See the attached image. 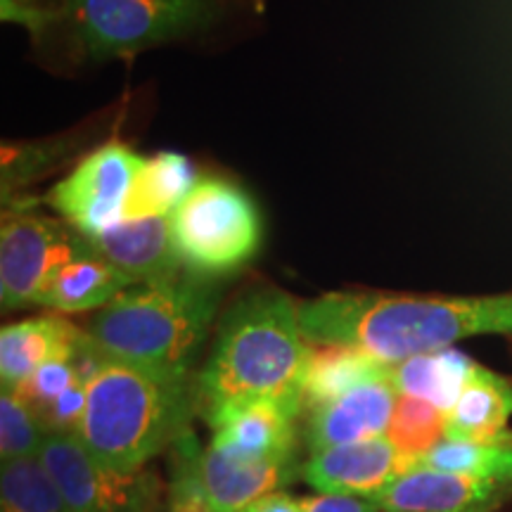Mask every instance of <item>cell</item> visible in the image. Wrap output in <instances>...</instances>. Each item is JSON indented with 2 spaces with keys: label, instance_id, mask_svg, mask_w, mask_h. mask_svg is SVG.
<instances>
[{
  "label": "cell",
  "instance_id": "obj_1",
  "mask_svg": "<svg viewBox=\"0 0 512 512\" xmlns=\"http://www.w3.org/2000/svg\"><path fill=\"white\" fill-rule=\"evenodd\" d=\"M299 328L313 344L358 347L392 366L470 337L512 335V292L477 297L328 292L299 302Z\"/></svg>",
  "mask_w": 512,
  "mask_h": 512
},
{
  "label": "cell",
  "instance_id": "obj_2",
  "mask_svg": "<svg viewBox=\"0 0 512 512\" xmlns=\"http://www.w3.org/2000/svg\"><path fill=\"white\" fill-rule=\"evenodd\" d=\"M309 354L311 342L299 328V302L273 285L254 287L219 320L214 347L195 380V411L209 427L259 401L304 413Z\"/></svg>",
  "mask_w": 512,
  "mask_h": 512
},
{
  "label": "cell",
  "instance_id": "obj_3",
  "mask_svg": "<svg viewBox=\"0 0 512 512\" xmlns=\"http://www.w3.org/2000/svg\"><path fill=\"white\" fill-rule=\"evenodd\" d=\"M195 382L188 375L107 356L86 384L76 439L112 470H143L190 430Z\"/></svg>",
  "mask_w": 512,
  "mask_h": 512
},
{
  "label": "cell",
  "instance_id": "obj_4",
  "mask_svg": "<svg viewBox=\"0 0 512 512\" xmlns=\"http://www.w3.org/2000/svg\"><path fill=\"white\" fill-rule=\"evenodd\" d=\"M219 304V280L183 268L169 278L131 285L93 313L86 332L105 356L190 377Z\"/></svg>",
  "mask_w": 512,
  "mask_h": 512
},
{
  "label": "cell",
  "instance_id": "obj_5",
  "mask_svg": "<svg viewBox=\"0 0 512 512\" xmlns=\"http://www.w3.org/2000/svg\"><path fill=\"white\" fill-rule=\"evenodd\" d=\"M55 29L86 62H110L207 31L219 0H48Z\"/></svg>",
  "mask_w": 512,
  "mask_h": 512
},
{
  "label": "cell",
  "instance_id": "obj_6",
  "mask_svg": "<svg viewBox=\"0 0 512 512\" xmlns=\"http://www.w3.org/2000/svg\"><path fill=\"white\" fill-rule=\"evenodd\" d=\"M171 238L185 271L226 278L245 268L264 242L259 204L242 185L200 176L171 214Z\"/></svg>",
  "mask_w": 512,
  "mask_h": 512
},
{
  "label": "cell",
  "instance_id": "obj_7",
  "mask_svg": "<svg viewBox=\"0 0 512 512\" xmlns=\"http://www.w3.org/2000/svg\"><path fill=\"white\" fill-rule=\"evenodd\" d=\"M81 233L60 216H50L34 197L3 200L0 219V306L22 311L38 306L43 287L74 249Z\"/></svg>",
  "mask_w": 512,
  "mask_h": 512
},
{
  "label": "cell",
  "instance_id": "obj_8",
  "mask_svg": "<svg viewBox=\"0 0 512 512\" xmlns=\"http://www.w3.org/2000/svg\"><path fill=\"white\" fill-rule=\"evenodd\" d=\"M38 460L72 512H157L162 484L150 470H112L72 432H48Z\"/></svg>",
  "mask_w": 512,
  "mask_h": 512
},
{
  "label": "cell",
  "instance_id": "obj_9",
  "mask_svg": "<svg viewBox=\"0 0 512 512\" xmlns=\"http://www.w3.org/2000/svg\"><path fill=\"white\" fill-rule=\"evenodd\" d=\"M145 159L131 145L110 140L88 152L55 183L46 195V204L86 238L107 233L126 221L128 197Z\"/></svg>",
  "mask_w": 512,
  "mask_h": 512
},
{
  "label": "cell",
  "instance_id": "obj_10",
  "mask_svg": "<svg viewBox=\"0 0 512 512\" xmlns=\"http://www.w3.org/2000/svg\"><path fill=\"white\" fill-rule=\"evenodd\" d=\"M403 472L408 463L401 453L387 437H377L311 453L299 475L318 494L375 498Z\"/></svg>",
  "mask_w": 512,
  "mask_h": 512
},
{
  "label": "cell",
  "instance_id": "obj_11",
  "mask_svg": "<svg viewBox=\"0 0 512 512\" xmlns=\"http://www.w3.org/2000/svg\"><path fill=\"white\" fill-rule=\"evenodd\" d=\"M396 399L399 394L384 375L358 384L325 406L306 411V446L311 453H318L332 446L384 437Z\"/></svg>",
  "mask_w": 512,
  "mask_h": 512
},
{
  "label": "cell",
  "instance_id": "obj_12",
  "mask_svg": "<svg viewBox=\"0 0 512 512\" xmlns=\"http://www.w3.org/2000/svg\"><path fill=\"white\" fill-rule=\"evenodd\" d=\"M512 486L489 477L413 467L396 477L373 501L382 512H467L498 501Z\"/></svg>",
  "mask_w": 512,
  "mask_h": 512
},
{
  "label": "cell",
  "instance_id": "obj_13",
  "mask_svg": "<svg viewBox=\"0 0 512 512\" xmlns=\"http://www.w3.org/2000/svg\"><path fill=\"white\" fill-rule=\"evenodd\" d=\"M299 411L283 403L259 401L235 408L216 422L209 448L223 456L249 460V463H278L297 458V432L294 422Z\"/></svg>",
  "mask_w": 512,
  "mask_h": 512
},
{
  "label": "cell",
  "instance_id": "obj_14",
  "mask_svg": "<svg viewBox=\"0 0 512 512\" xmlns=\"http://www.w3.org/2000/svg\"><path fill=\"white\" fill-rule=\"evenodd\" d=\"M131 285L136 283L95 252L86 235H81L74 254L43 287L38 306H46L62 316H79V313L105 309Z\"/></svg>",
  "mask_w": 512,
  "mask_h": 512
},
{
  "label": "cell",
  "instance_id": "obj_15",
  "mask_svg": "<svg viewBox=\"0 0 512 512\" xmlns=\"http://www.w3.org/2000/svg\"><path fill=\"white\" fill-rule=\"evenodd\" d=\"M88 242L136 285L183 271L171 238V216L124 221L107 233L93 235Z\"/></svg>",
  "mask_w": 512,
  "mask_h": 512
},
{
  "label": "cell",
  "instance_id": "obj_16",
  "mask_svg": "<svg viewBox=\"0 0 512 512\" xmlns=\"http://www.w3.org/2000/svg\"><path fill=\"white\" fill-rule=\"evenodd\" d=\"M83 328L62 313L17 320L0 330V387L17 392L50 358L72 351Z\"/></svg>",
  "mask_w": 512,
  "mask_h": 512
},
{
  "label": "cell",
  "instance_id": "obj_17",
  "mask_svg": "<svg viewBox=\"0 0 512 512\" xmlns=\"http://www.w3.org/2000/svg\"><path fill=\"white\" fill-rule=\"evenodd\" d=\"M297 472H302L297 458L278 463H249L223 456L209 446L202 448L200 456L202 486L214 508L221 512H240L273 491H283Z\"/></svg>",
  "mask_w": 512,
  "mask_h": 512
},
{
  "label": "cell",
  "instance_id": "obj_18",
  "mask_svg": "<svg viewBox=\"0 0 512 512\" xmlns=\"http://www.w3.org/2000/svg\"><path fill=\"white\" fill-rule=\"evenodd\" d=\"M512 418V382L475 363L446 422V441L484 444L508 430Z\"/></svg>",
  "mask_w": 512,
  "mask_h": 512
},
{
  "label": "cell",
  "instance_id": "obj_19",
  "mask_svg": "<svg viewBox=\"0 0 512 512\" xmlns=\"http://www.w3.org/2000/svg\"><path fill=\"white\" fill-rule=\"evenodd\" d=\"M475 361L463 351L441 349L387 366V380L399 396L427 401L446 415L456 406Z\"/></svg>",
  "mask_w": 512,
  "mask_h": 512
},
{
  "label": "cell",
  "instance_id": "obj_20",
  "mask_svg": "<svg viewBox=\"0 0 512 512\" xmlns=\"http://www.w3.org/2000/svg\"><path fill=\"white\" fill-rule=\"evenodd\" d=\"M387 375V363L347 344H313L304 373V413L339 399L358 384Z\"/></svg>",
  "mask_w": 512,
  "mask_h": 512
},
{
  "label": "cell",
  "instance_id": "obj_21",
  "mask_svg": "<svg viewBox=\"0 0 512 512\" xmlns=\"http://www.w3.org/2000/svg\"><path fill=\"white\" fill-rule=\"evenodd\" d=\"M200 181L195 164L181 152L164 150L147 157L126 204V221L171 216Z\"/></svg>",
  "mask_w": 512,
  "mask_h": 512
},
{
  "label": "cell",
  "instance_id": "obj_22",
  "mask_svg": "<svg viewBox=\"0 0 512 512\" xmlns=\"http://www.w3.org/2000/svg\"><path fill=\"white\" fill-rule=\"evenodd\" d=\"M415 467L458 472V475L489 477L512 486V432L505 430L484 444L441 441Z\"/></svg>",
  "mask_w": 512,
  "mask_h": 512
},
{
  "label": "cell",
  "instance_id": "obj_23",
  "mask_svg": "<svg viewBox=\"0 0 512 512\" xmlns=\"http://www.w3.org/2000/svg\"><path fill=\"white\" fill-rule=\"evenodd\" d=\"M446 422L448 415L432 403L413 396H399L384 437L401 453L408 470H413L434 446L446 439Z\"/></svg>",
  "mask_w": 512,
  "mask_h": 512
},
{
  "label": "cell",
  "instance_id": "obj_24",
  "mask_svg": "<svg viewBox=\"0 0 512 512\" xmlns=\"http://www.w3.org/2000/svg\"><path fill=\"white\" fill-rule=\"evenodd\" d=\"M0 512H72V508L36 456L0 467Z\"/></svg>",
  "mask_w": 512,
  "mask_h": 512
},
{
  "label": "cell",
  "instance_id": "obj_25",
  "mask_svg": "<svg viewBox=\"0 0 512 512\" xmlns=\"http://www.w3.org/2000/svg\"><path fill=\"white\" fill-rule=\"evenodd\" d=\"M74 150V143L67 136L31 140V143H10L3 145L0 152V188H3V200L22 195L29 183L38 181L53 171L57 164L67 159Z\"/></svg>",
  "mask_w": 512,
  "mask_h": 512
},
{
  "label": "cell",
  "instance_id": "obj_26",
  "mask_svg": "<svg viewBox=\"0 0 512 512\" xmlns=\"http://www.w3.org/2000/svg\"><path fill=\"white\" fill-rule=\"evenodd\" d=\"M202 448L195 434L188 430L171 446L169 489H166L164 512H221L207 498L200 477Z\"/></svg>",
  "mask_w": 512,
  "mask_h": 512
},
{
  "label": "cell",
  "instance_id": "obj_27",
  "mask_svg": "<svg viewBox=\"0 0 512 512\" xmlns=\"http://www.w3.org/2000/svg\"><path fill=\"white\" fill-rule=\"evenodd\" d=\"M46 425L15 392H0V460L36 458L46 441Z\"/></svg>",
  "mask_w": 512,
  "mask_h": 512
},
{
  "label": "cell",
  "instance_id": "obj_28",
  "mask_svg": "<svg viewBox=\"0 0 512 512\" xmlns=\"http://www.w3.org/2000/svg\"><path fill=\"white\" fill-rule=\"evenodd\" d=\"M76 347H79V344H76ZM76 347L72 351H67V354H60L43 363V366L38 368L36 373L15 392L22 396V399L27 401L36 413H41L43 408H48L50 403H53L57 396L67 392L72 384L83 382L79 377V370L74 366Z\"/></svg>",
  "mask_w": 512,
  "mask_h": 512
},
{
  "label": "cell",
  "instance_id": "obj_29",
  "mask_svg": "<svg viewBox=\"0 0 512 512\" xmlns=\"http://www.w3.org/2000/svg\"><path fill=\"white\" fill-rule=\"evenodd\" d=\"M0 17L29 31L34 41H41L55 29V12L48 0H0Z\"/></svg>",
  "mask_w": 512,
  "mask_h": 512
},
{
  "label": "cell",
  "instance_id": "obj_30",
  "mask_svg": "<svg viewBox=\"0 0 512 512\" xmlns=\"http://www.w3.org/2000/svg\"><path fill=\"white\" fill-rule=\"evenodd\" d=\"M86 413V382H76L62 396L38 413L48 432H76Z\"/></svg>",
  "mask_w": 512,
  "mask_h": 512
},
{
  "label": "cell",
  "instance_id": "obj_31",
  "mask_svg": "<svg viewBox=\"0 0 512 512\" xmlns=\"http://www.w3.org/2000/svg\"><path fill=\"white\" fill-rule=\"evenodd\" d=\"M304 512H382L373 498L318 494L302 498Z\"/></svg>",
  "mask_w": 512,
  "mask_h": 512
},
{
  "label": "cell",
  "instance_id": "obj_32",
  "mask_svg": "<svg viewBox=\"0 0 512 512\" xmlns=\"http://www.w3.org/2000/svg\"><path fill=\"white\" fill-rule=\"evenodd\" d=\"M240 512H304L302 498H292L285 491H273Z\"/></svg>",
  "mask_w": 512,
  "mask_h": 512
},
{
  "label": "cell",
  "instance_id": "obj_33",
  "mask_svg": "<svg viewBox=\"0 0 512 512\" xmlns=\"http://www.w3.org/2000/svg\"><path fill=\"white\" fill-rule=\"evenodd\" d=\"M233 3L242 5V8H252V10L264 8V0H233Z\"/></svg>",
  "mask_w": 512,
  "mask_h": 512
},
{
  "label": "cell",
  "instance_id": "obj_34",
  "mask_svg": "<svg viewBox=\"0 0 512 512\" xmlns=\"http://www.w3.org/2000/svg\"><path fill=\"white\" fill-rule=\"evenodd\" d=\"M501 503H503V498H498V501H491V503H486V505H482V508H475V510H467V512H494L496 508H501Z\"/></svg>",
  "mask_w": 512,
  "mask_h": 512
}]
</instances>
